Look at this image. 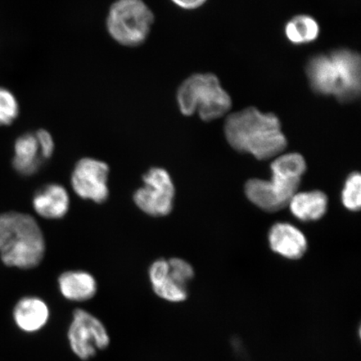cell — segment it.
<instances>
[{
    "label": "cell",
    "instance_id": "obj_7",
    "mask_svg": "<svg viewBox=\"0 0 361 361\" xmlns=\"http://www.w3.org/2000/svg\"><path fill=\"white\" fill-rule=\"evenodd\" d=\"M67 338L71 351L84 361L94 358L98 351L107 349L111 343L105 324L82 309L75 310L72 314Z\"/></svg>",
    "mask_w": 361,
    "mask_h": 361
},
{
    "label": "cell",
    "instance_id": "obj_2",
    "mask_svg": "<svg viewBox=\"0 0 361 361\" xmlns=\"http://www.w3.org/2000/svg\"><path fill=\"white\" fill-rule=\"evenodd\" d=\"M307 75L315 92L332 94L338 101H354L360 92V58L349 49L311 58Z\"/></svg>",
    "mask_w": 361,
    "mask_h": 361
},
{
    "label": "cell",
    "instance_id": "obj_10",
    "mask_svg": "<svg viewBox=\"0 0 361 361\" xmlns=\"http://www.w3.org/2000/svg\"><path fill=\"white\" fill-rule=\"evenodd\" d=\"M108 176L109 166L106 162L94 158H82L75 164L71 174V186L76 195L100 204L109 197Z\"/></svg>",
    "mask_w": 361,
    "mask_h": 361
},
{
    "label": "cell",
    "instance_id": "obj_4",
    "mask_svg": "<svg viewBox=\"0 0 361 361\" xmlns=\"http://www.w3.org/2000/svg\"><path fill=\"white\" fill-rule=\"evenodd\" d=\"M271 179H251L245 185V194L255 205L274 213L288 205L300 188L307 166L305 158L298 153L276 157L271 164Z\"/></svg>",
    "mask_w": 361,
    "mask_h": 361
},
{
    "label": "cell",
    "instance_id": "obj_13",
    "mask_svg": "<svg viewBox=\"0 0 361 361\" xmlns=\"http://www.w3.org/2000/svg\"><path fill=\"white\" fill-rule=\"evenodd\" d=\"M33 207L36 213L44 219H62L69 210V194L60 184H48L35 193Z\"/></svg>",
    "mask_w": 361,
    "mask_h": 361
},
{
    "label": "cell",
    "instance_id": "obj_5",
    "mask_svg": "<svg viewBox=\"0 0 361 361\" xmlns=\"http://www.w3.org/2000/svg\"><path fill=\"white\" fill-rule=\"evenodd\" d=\"M178 107L185 116L196 111L203 121H213L224 116L232 106L231 98L214 75L197 74L180 85L177 94Z\"/></svg>",
    "mask_w": 361,
    "mask_h": 361
},
{
    "label": "cell",
    "instance_id": "obj_1",
    "mask_svg": "<svg viewBox=\"0 0 361 361\" xmlns=\"http://www.w3.org/2000/svg\"><path fill=\"white\" fill-rule=\"evenodd\" d=\"M224 132L230 146L259 160L278 157L287 147L278 117L254 107L230 116Z\"/></svg>",
    "mask_w": 361,
    "mask_h": 361
},
{
    "label": "cell",
    "instance_id": "obj_6",
    "mask_svg": "<svg viewBox=\"0 0 361 361\" xmlns=\"http://www.w3.org/2000/svg\"><path fill=\"white\" fill-rule=\"evenodd\" d=\"M154 23L151 8L143 0H116L106 19L108 33L126 47H137L146 42Z\"/></svg>",
    "mask_w": 361,
    "mask_h": 361
},
{
    "label": "cell",
    "instance_id": "obj_14",
    "mask_svg": "<svg viewBox=\"0 0 361 361\" xmlns=\"http://www.w3.org/2000/svg\"><path fill=\"white\" fill-rule=\"evenodd\" d=\"M59 290L66 300L85 302L92 300L97 292V283L92 274L82 270L66 271L58 279Z\"/></svg>",
    "mask_w": 361,
    "mask_h": 361
},
{
    "label": "cell",
    "instance_id": "obj_19",
    "mask_svg": "<svg viewBox=\"0 0 361 361\" xmlns=\"http://www.w3.org/2000/svg\"><path fill=\"white\" fill-rule=\"evenodd\" d=\"M20 113L19 103L10 90L0 87V126L11 125Z\"/></svg>",
    "mask_w": 361,
    "mask_h": 361
},
{
    "label": "cell",
    "instance_id": "obj_16",
    "mask_svg": "<svg viewBox=\"0 0 361 361\" xmlns=\"http://www.w3.org/2000/svg\"><path fill=\"white\" fill-rule=\"evenodd\" d=\"M42 161V157L35 134L20 135L15 143L13 168L21 175L30 176L37 173Z\"/></svg>",
    "mask_w": 361,
    "mask_h": 361
},
{
    "label": "cell",
    "instance_id": "obj_9",
    "mask_svg": "<svg viewBox=\"0 0 361 361\" xmlns=\"http://www.w3.org/2000/svg\"><path fill=\"white\" fill-rule=\"evenodd\" d=\"M143 187L135 192L133 200L143 213L164 216L173 209L175 187L168 171L152 168L144 174Z\"/></svg>",
    "mask_w": 361,
    "mask_h": 361
},
{
    "label": "cell",
    "instance_id": "obj_11",
    "mask_svg": "<svg viewBox=\"0 0 361 361\" xmlns=\"http://www.w3.org/2000/svg\"><path fill=\"white\" fill-rule=\"evenodd\" d=\"M269 242L271 250L292 260L302 258L308 247L304 233L295 226L286 223H278L271 228Z\"/></svg>",
    "mask_w": 361,
    "mask_h": 361
},
{
    "label": "cell",
    "instance_id": "obj_18",
    "mask_svg": "<svg viewBox=\"0 0 361 361\" xmlns=\"http://www.w3.org/2000/svg\"><path fill=\"white\" fill-rule=\"evenodd\" d=\"M343 205L347 209L356 212L361 206V176L359 173H351L346 179L342 191Z\"/></svg>",
    "mask_w": 361,
    "mask_h": 361
},
{
    "label": "cell",
    "instance_id": "obj_8",
    "mask_svg": "<svg viewBox=\"0 0 361 361\" xmlns=\"http://www.w3.org/2000/svg\"><path fill=\"white\" fill-rule=\"evenodd\" d=\"M193 277L191 264L177 258L156 260L149 269L153 291L161 299L173 303L187 300L188 283Z\"/></svg>",
    "mask_w": 361,
    "mask_h": 361
},
{
    "label": "cell",
    "instance_id": "obj_12",
    "mask_svg": "<svg viewBox=\"0 0 361 361\" xmlns=\"http://www.w3.org/2000/svg\"><path fill=\"white\" fill-rule=\"evenodd\" d=\"M51 311L45 302L38 297L23 298L13 310L16 326L25 333H35L47 326Z\"/></svg>",
    "mask_w": 361,
    "mask_h": 361
},
{
    "label": "cell",
    "instance_id": "obj_3",
    "mask_svg": "<svg viewBox=\"0 0 361 361\" xmlns=\"http://www.w3.org/2000/svg\"><path fill=\"white\" fill-rule=\"evenodd\" d=\"M44 254L43 233L32 216L16 212L0 214V256L4 264L33 269Z\"/></svg>",
    "mask_w": 361,
    "mask_h": 361
},
{
    "label": "cell",
    "instance_id": "obj_21",
    "mask_svg": "<svg viewBox=\"0 0 361 361\" xmlns=\"http://www.w3.org/2000/svg\"><path fill=\"white\" fill-rule=\"evenodd\" d=\"M176 6L185 10H194L202 6L207 0H171Z\"/></svg>",
    "mask_w": 361,
    "mask_h": 361
},
{
    "label": "cell",
    "instance_id": "obj_20",
    "mask_svg": "<svg viewBox=\"0 0 361 361\" xmlns=\"http://www.w3.org/2000/svg\"><path fill=\"white\" fill-rule=\"evenodd\" d=\"M35 135L39 143L40 154L43 159H49L53 156L54 151H55V142H54L52 135L44 129L39 130Z\"/></svg>",
    "mask_w": 361,
    "mask_h": 361
},
{
    "label": "cell",
    "instance_id": "obj_17",
    "mask_svg": "<svg viewBox=\"0 0 361 361\" xmlns=\"http://www.w3.org/2000/svg\"><path fill=\"white\" fill-rule=\"evenodd\" d=\"M284 32L293 44H308L318 38L319 26L312 17L298 16L287 23Z\"/></svg>",
    "mask_w": 361,
    "mask_h": 361
},
{
    "label": "cell",
    "instance_id": "obj_15",
    "mask_svg": "<svg viewBox=\"0 0 361 361\" xmlns=\"http://www.w3.org/2000/svg\"><path fill=\"white\" fill-rule=\"evenodd\" d=\"M288 206L296 219L304 222L317 221L326 214L328 197L322 191L296 192Z\"/></svg>",
    "mask_w": 361,
    "mask_h": 361
}]
</instances>
